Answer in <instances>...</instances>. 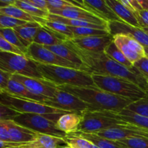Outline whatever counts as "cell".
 <instances>
[{"mask_svg":"<svg viewBox=\"0 0 148 148\" xmlns=\"http://www.w3.org/2000/svg\"><path fill=\"white\" fill-rule=\"evenodd\" d=\"M71 31L73 33L75 38L78 37H89V36H103L110 35L108 31L103 30H98V29L90 28V27H70Z\"/></svg>","mask_w":148,"mask_h":148,"instance_id":"obj_32","label":"cell"},{"mask_svg":"<svg viewBox=\"0 0 148 148\" xmlns=\"http://www.w3.org/2000/svg\"><path fill=\"white\" fill-rule=\"evenodd\" d=\"M91 148H100V147H98V146H96L95 145L92 144V147H91Z\"/></svg>","mask_w":148,"mask_h":148,"instance_id":"obj_51","label":"cell"},{"mask_svg":"<svg viewBox=\"0 0 148 148\" xmlns=\"http://www.w3.org/2000/svg\"><path fill=\"white\" fill-rule=\"evenodd\" d=\"M141 28L148 27V10H142L135 13Z\"/></svg>","mask_w":148,"mask_h":148,"instance_id":"obj_45","label":"cell"},{"mask_svg":"<svg viewBox=\"0 0 148 148\" xmlns=\"http://www.w3.org/2000/svg\"><path fill=\"white\" fill-rule=\"evenodd\" d=\"M0 120H13L14 117L20 114L17 111L0 103Z\"/></svg>","mask_w":148,"mask_h":148,"instance_id":"obj_42","label":"cell"},{"mask_svg":"<svg viewBox=\"0 0 148 148\" xmlns=\"http://www.w3.org/2000/svg\"><path fill=\"white\" fill-rule=\"evenodd\" d=\"M0 52H7V53L25 56L18 48L5 40L2 36H0Z\"/></svg>","mask_w":148,"mask_h":148,"instance_id":"obj_39","label":"cell"},{"mask_svg":"<svg viewBox=\"0 0 148 148\" xmlns=\"http://www.w3.org/2000/svg\"><path fill=\"white\" fill-rule=\"evenodd\" d=\"M8 127L9 133L12 143H25L32 142L36 139L38 133L26 127L20 126L13 120H4Z\"/></svg>","mask_w":148,"mask_h":148,"instance_id":"obj_17","label":"cell"},{"mask_svg":"<svg viewBox=\"0 0 148 148\" xmlns=\"http://www.w3.org/2000/svg\"><path fill=\"white\" fill-rule=\"evenodd\" d=\"M64 140L66 145L72 148H91L92 145L89 140L75 134H68Z\"/></svg>","mask_w":148,"mask_h":148,"instance_id":"obj_35","label":"cell"},{"mask_svg":"<svg viewBox=\"0 0 148 148\" xmlns=\"http://www.w3.org/2000/svg\"><path fill=\"white\" fill-rule=\"evenodd\" d=\"M65 44L75 52L83 63V70L89 75H108L118 77L130 80L148 91V81L133 66L128 68L103 52H94L84 50L67 40Z\"/></svg>","mask_w":148,"mask_h":148,"instance_id":"obj_1","label":"cell"},{"mask_svg":"<svg viewBox=\"0 0 148 148\" xmlns=\"http://www.w3.org/2000/svg\"><path fill=\"white\" fill-rule=\"evenodd\" d=\"M36 64L44 79L52 82L56 86H95L92 75L84 71L65 66Z\"/></svg>","mask_w":148,"mask_h":148,"instance_id":"obj_3","label":"cell"},{"mask_svg":"<svg viewBox=\"0 0 148 148\" xmlns=\"http://www.w3.org/2000/svg\"><path fill=\"white\" fill-rule=\"evenodd\" d=\"M26 1L36 7V8L49 13L47 1H44V0H26Z\"/></svg>","mask_w":148,"mask_h":148,"instance_id":"obj_46","label":"cell"},{"mask_svg":"<svg viewBox=\"0 0 148 148\" xmlns=\"http://www.w3.org/2000/svg\"><path fill=\"white\" fill-rule=\"evenodd\" d=\"M60 90L79 98L92 111H110L119 112L133 101L97 88L96 86L77 87L72 85L58 86Z\"/></svg>","mask_w":148,"mask_h":148,"instance_id":"obj_2","label":"cell"},{"mask_svg":"<svg viewBox=\"0 0 148 148\" xmlns=\"http://www.w3.org/2000/svg\"><path fill=\"white\" fill-rule=\"evenodd\" d=\"M42 103L70 113L82 114L83 111L90 109V107L83 101L59 88L53 98L46 100Z\"/></svg>","mask_w":148,"mask_h":148,"instance_id":"obj_10","label":"cell"},{"mask_svg":"<svg viewBox=\"0 0 148 148\" xmlns=\"http://www.w3.org/2000/svg\"><path fill=\"white\" fill-rule=\"evenodd\" d=\"M12 74L10 72L0 69V92L7 90L9 82L12 77Z\"/></svg>","mask_w":148,"mask_h":148,"instance_id":"obj_43","label":"cell"},{"mask_svg":"<svg viewBox=\"0 0 148 148\" xmlns=\"http://www.w3.org/2000/svg\"><path fill=\"white\" fill-rule=\"evenodd\" d=\"M69 134H75V135L80 136V137L89 140L92 144L98 146L100 148H124L122 146L120 145L116 141H113V140H110L106 138H104V137H100L98 134H94V133L89 134V133H83L80 132H77Z\"/></svg>","mask_w":148,"mask_h":148,"instance_id":"obj_27","label":"cell"},{"mask_svg":"<svg viewBox=\"0 0 148 148\" xmlns=\"http://www.w3.org/2000/svg\"><path fill=\"white\" fill-rule=\"evenodd\" d=\"M106 2L121 21L134 27H140L135 13L121 4V1L117 0H106Z\"/></svg>","mask_w":148,"mask_h":148,"instance_id":"obj_22","label":"cell"},{"mask_svg":"<svg viewBox=\"0 0 148 148\" xmlns=\"http://www.w3.org/2000/svg\"><path fill=\"white\" fill-rule=\"evenodd\" d=\"M0 93H1L0 103L17 111L20 114H36L43 115V114L70 113L49 106L37 101L17 98L5 92H0Z\"/></svg>","mask_w":148,"mask_h":148,"instance_id":"obj_8","label":"cell"},{"mask_svg":"<svg viewBox=\"0 0 148 148\" xmlns=\"http://www.w3.org/2000/svg\"><path fill=\"white\" fill-rule=\"evenodd\" d=\"M42 26L47 27V28L50 29V30H53V31L56 32V33H59V34L66 36L69 40L75 38V36H74L72 32L71 31L69 26L66 25L64 24V23L56 21H50V20H46L44 24Z\"/></svg>","mask_w":148,"mask_h":148,"instance_id":"obj_33","label":"cell"},{"mask_svg":"<svg viewBox=\"0 0 148 148\" xmlns=\"http://www.w3.org/2000/svg\"><path fill=\"white\" fill-rule=\"evenodd\" d=\"M114 42L115 43V44L116 45L117 47L120 49L121 52L124 53V56H126L127 59L134 65V64L135 62H137V61H139L140 59H141L143 58V56H140V54H138L137 53L134 52V51L132 50L130 48L128 47L127 44L119 37L118 35H115L114 36Z\"/></svg>","mask_w":148,"mask_h":148,"instance_id":"obj_31","label":"cell"},{"mask_svg":"<svg viewBox=\"0 0 148 148\" xmlns=\"http://www.w3.org/2000/svg\"><path fill=\"white\" fill-rule=\"evenodd\" d=\"M0 140L7 143H12L8 127L4 120H0Z\"/></svg>","mask_w":148,"mask_h":148,"instance_id":"obj_44","label":"cell"},{"mask_svg":"<svg viewBox=\"0 0 148 148\" xmlns=\"http://www.w3.org/2000/svg\"><path fill=\"white\" fill-rule=\"evenodd\" d=\"M82 114L79 113H67L61 116L56 122V127L61 131L66 134L75 133L82 121Z\"/></svg>","mask_w":148,"mask_h":148,"instance_id":"obj_23","label":"cell"},{"mask_svg":"<svg viewBox=\"0 0 148 148\" xmlns=\"http://www.w3.org/2000/svg\"><path fill=\"white\" fill-rule=\"evenodd\" d=\"M0 69L12 75L44 79L37 64L23 55L0 52Z\"/></svg>","mask_w":148,"mask_h":148,"instance_id":"obj_6","label":"cell"},{"mask_svg":"<svg viewBox=\"0 0 148 148\" xmlns=\"http://www.w3.org/2000/svg\"><path fill=\"white\" fill-rule=\"evenodd\" d=\"M105 111L107 115L112 118L148 130V117L139 115L126 108L121 110L119 112H114V111Z\"/></svg>","mask_w":148,"mask_h":148,"instance_id":"obj_21","label":"cell"},{"mask_svg":"<svg viewBox=\"0 0 148 148\" xmlns=\"http://www.w3.org/2000/svg\"><path fill=\"white\" fill-rule=\"evenodd\" d=\"M0 36H2L5 40L10 42L12 45L18 48L25 55L27 56V48L30 46V43L23 40L14 29L4 28L0 30Z\"/></svg>","mask_w":148,"mask_h":148,"instance_id":"obj_26","label":"cell"},{"mask_svg":"<svg viewBox=\"0 0 148 148\" xmlns=\"http://www.w3.org/2000/svg\"><path fill=\"white\" fill-rule=\"evenodd\" d=\"M70 1L75 7H80L87 10L106 23L112 21H121L119 17L113 11L112 9L107 4L106 0L104 1H101V0L72 1L71 0Z\"/></svg>","mask_w":148,"mask_h":148,"instance_id":"obj_13","label":"cell"},{"mask_svg":"<svg viewBox=\"0 0 148 148\" xmlns=\"http://www.w3.org/2000/svg\"><path fill=\"white\" fill-rule=\"evenodd\" d=\"M143 30L148 34V27H144V28H143Z\"/></svg>","mask_w":148,"mask_h":148,"instance_id":"obj_49","label":"cell"},{"mask_svg":"<svg viewBox=\"0 0 148 148\" xmlns=\"http://www.w3.org/2000/svg\"><path fill=\"white\" fill-rule=\"evenodd\" d=\"M59 148H72V147H70L69 146H68V145H66V146H62V147H60Z\"/></svg>","mask_w":148,"mask_h":148,"instance_id":"obj_50","label":"cell"},{"mask_svg":"<svg viewBox=\"0 0 148 148\" xmlns=\"http://www.w3.org/2000/svg\"><path fill=\"white\" fill-rule=\"evenodd\" d=\"M108 29L111 36L127 35L134 38L144 47H148V34L141 27H134L122 21H112L108 23Z\"/></svg>","mask_w":148,"mask_h":148,"instance_id":"obj_14","label":"cell"},{"mask_svg":"<svg viewBox=\"0 0 148 148\" xmlns=\"http://www.w3.org/2000/svg\"><path fill=\"white\" fill-rule=\"evenodd\" d=\"M95 134V133H94ZM100 137H104L113 141H119L126 139L135 137H147L148 138V130L142 128L134 124H127L115 128L107 129L95 133Z\"/></svg>","mask_w":148,"mask_h":148,"instance_id":"obj_12","label":"cell"},{"mask_svg":"<svg viewBox=\"0 0 148 148\" xmlns=\"http://www.w3.org/2000/svg\"><path fill=\"white\" fill-rule=\"evenodd\" d=\"M13 5L21 9L23 11L28 13L29 14L33 16V17H39V18L44 19V20H47L48 16L49 14V13L39 10L32 4L27 3L26 0H14Z\"/></svg>","mask_w":148,"mask_h":148,"instance_id":"obj_30","label":"cell"},{"mask_svg":"<svg viewBox=\"0 0 148 148\" xmlns=\"http://www.w3.org/2000/svg\"><path fill=\"white\" fill-rule=\"evenodd\" d=\"M0 92H5V93L12 95L14 97H17V98L30 100V101H37V102L40 103H43L46 100L49 99V98H46V97L39 96V95L32 93L23 84L17 82V81L12 79V77L10 79V82H9L7 90Z\"/></svg>","mask_w":148,"mask_h":148,"instance_id":"obj_20","label":"cell"},{"mask_svg":"<svg viewBox=\"0 0 148 148\" xmlns=\"http://www.w3.org/2000/svg\"><path fill=\"white\" fill-rule=\"evenodd\" d=\"M0 14L10 16V17H14L18 20L27 22V23H38L41 25L44 24L46 20L44 19L39 18V17H33L14 5H9L7 7H0Z\"/></svg>","mask_w":148,"mask_h":148,"instance_id":"obj_24","label":"cell"},{"mask_svg":"<svg viewBox=\"0 0 148 148\" xmlns=\"http://www.w3.org/2000/svg\"><path fill=\"white\" fill-rule=\"evenodd\" d=\"M26 56L38 64L55 65L79 69L78 66L73 63L60 57L56 53L46 49L45 46L36 43H31L27 48V53Z\"/></svg>","mask_w":148,"mask_h":148,"instance_id":"obj_9","label":"cell"},{"mask_svg":"<svg viewBox=\"0 0 148 148\" xmlns=\"http://www.w3.org/2000/svg\"><path fill=\"white\" fill-rule=\"evenodd\" d=\"M49 13L55 14V15L61 16V17H65V18L90 22V23L101 25H108V23L101 20V18L96 17L92 13L89 12L88 11L80 8V7H75V6L66 7L62 10H51L49 11Z\"/></svg>","mask_w":148,"mask_h":148,"instance_id":"obj_15","label":"cell"},{"mask_svg":"<svg viewBox=\"0 0 148 148\" xmlns=\"http://www.w3.org/2000/svg\"><path fill=\"white\" fill-rule=\"evenodd\" d=\"M143 10H148V0H138Z\"/></svg>","mask_w":148,"mask_h":148,"instance_id":"obj_47","label":"cell"},{"mask_svg":"<svg viewBox=\"0 0 148 148\" xmlns=\"http://www.w3.org/2000/svg\"><path fill=\"white\" fill-rule=\"evenodd\" d=\"M124 148H148V138L135 137L116 141Z\"/></svg>","mask_w":148,"mask_h":148,"instance_id":"obj_36","label":"cell"},{"mask_svg":"<svg viewBox=\"0 0 148 148\" xmlns=\"http://www.w3.org/2000/svg\"><path fill=\"white\" fill-rule=\"evenodd\" d=\"M69 40L66 36L41 26L38 30L33 43L43 46H51L63 44Z\"/></svg>","mask_w":148,"mask_h":148,"instance_id":"obj_18","label":"cell"},{"mask_svg":"<svg viewBox=\"0 0 148 148\" xmlns=\"http://www.w3.org/2000/svg\"><path fill=\"white\" fill-rule=\"evenodd\" d=\"M103 52L105 53H106L108 56H109L110 57L112 58L113 59L116 61L117 62H119L121 64L124 65V66H127V67L132 68L134 66V65L126 58L124 53L117 47V46L115 44V43L114 41L106 48Z\"/></svg>","mask_w":148,"mask_h":148,"instance_id":"obj_29","label":"cell"},{"mask_svg":"<svg viewBox=\"0 0 148 148\" xmlns=\"http://www.w3.org/2000/svg\"><path fill=\"white\" fill-rule=\"evenodd\" d=\"M64 114H20L13 121L17 124L26 127L37 133L65 139L67 134L56 127L58 119Z\"/></svg>","mask_w":148,"mask_h":148,"instance_id":"obj_5","label":"cell"},{"mask_svg":"<svg viewBox=\"0 0 148 148\" xmlns=\"http://www.w3.org/2000/svg\"><path fill=\"white\" fill-rule=\"evenodd\" d=\"M82 121L77 132L83 133H97L107 129L115 128L127 124L123 121L112 118L105 111H92L88 109L82 113Z\"/></svg>","mask_w":148,"mask_h":148,"instance_id":"obj_7","label":"cell"},{"mask_svg":"<svg viewBox=\"0 0 148 148\" xmlns=\"http://www.w3.org/2000/svg\"><path fill=\"white\" fill-rule=\"evenodd\" d=\"M118 35L119 37L128 46V47L132 49V50L134 51V52L137 53L138 54H140V56H142L143 57L146 56L145 52V47L141 44V43H139L137 40H135L134 38L131 37V36H127V35Z\"/></svg>","mask_w":148,"mask_h":148,"instance_id":"obj_37","label":"cell"},{"mask_svg":"<svg viewBox=\"0 0 148 148\" xmlns=\"http://www.w3.org/2000/svg\"><path fill=\"white\" fill-rule=\"evenodd\" d=\"M62 144L66 145L64 139L38 133L33 141L21 143L14 148H59Z\"/></svg>","mask_w":148,"mask_h":148,"instance_id":"obj_19","label":"cell"},{"mask_svg":"<svg viewBox=\"0 0 148 148\" xmlns=\"http://www.w3.org/2000/svg\"><path fill=\"white\" fill-rule=\"evenodd\" d=\"M70 40L84 50L94 52H103L108 45L114 41V36L110 34L103 36L78 37Z\"/></svg>","mask_w":148,"mask_h":148,"instance_id":"obj_16","label":"cell"},{"mask_svg":"<svg viewBox=\"0 0 148 148\" xmlns=\"http://www.w3.org/2000/svg\"><path fill=\"white\" fill-rule=\"evenodd\" d=\"M145 52L146 56H148V47H145Z\"/></svg>","mask_w":148,"mask_h":148,"instance_id":"obj_48","label":"cell"},{"mask_svg":"<svg viewBox=\"0 0 148 148\" xmlns=\"http://www.w3.org/2000/svg\"><path fill=\"white\" fill-rule=\"evenodd\" d=\"M134 67L148 81V56H145L134 64Z\"/></svg>","mask_w":148,"mask_h":148,"instance_id":"obj_40","label":"cell"},{"mask_svg":"<svg viewBox=\"0 0 148 148\" xmlns=\"http://www.w3.org/2000/svg\"><path fill=\"white\" fill-rule=\"evenodd\" d=\"M126 109L139 115L148 117V91L144 98L134 101L126 108Z\"/></svg>","mask_w":148,"mask_h":148,"instance_id":"obj_34","label":"cell"},{"mask_svg":"<svg viewBox=\"0 0 148 148\" xmlns=\"http://www.w3.org/2000/svg\"><path fill=\"white\" fill-rule=\"evenodd\" d=\"M27 22L18 20L14 17L4 14H0V29L11 28L14 29L19 26L24 25Z\"/></svg>","mask_w":148,"mask_h":148,"instance_id":"obj_38","label":"cell"},{"mask_svg":"<svg viewBox=\"0 0 148 148\" xmlns=\"http://www.w3.org/2000/svg\"><path fill=\"white\" fill-rule=\"evenodd\" d=\"M92 78L97 88L133 102L144 98L147 93L137 84L124 78L97 75H92Z\"/></svg>","mask_w":148,"mask_h":148,"instance_id":"obj_4","label":"cell"},{"mask_svg":"<svg viewBox=\"0 0 148 148\" xmlns=\"http://www.w3.org/2000/svg\"><path fill=\"white\" fill-rule=\"evenodd\" d=\"M47 3L49 11L62 10L66 7L75 6L71 3L70 1H66V0H47Z\"/></svg>","mask_w":148,"mask_h":148,"instance_id":"obj_41","label":"cell"},{"mask_svg":"<svg viewBox=\"0 0 148 148\" xmlns=\"http://www.w3.org/2000/svg\"><path fill=\"white\" fill-rule=\"evenodd\" d=\"M41 26V25L38 23H27L24 25L15 27L14 30L23 40L31 44L33 43L38 30Z\"/></svg>","mask_w":148,"mask_h":148,"instance_id":"obj_28","label":"cell"},{"mask_svg":"<svg viewBox=\"0 0 148 148\" xmlns=\"http://www.w3.org/2000/svg\"><path fill=\"white\" fill-rule=\"evenodd\" d=\"M45 47L49 49V50H50L51 51L56 53V55H58L60 57L73 63L74 64L77 66L80 70H83V63L81 61V59L65 43L55 45V46H45Z\"/></svg>","mask_w":148,"mask_h":148,"instance_id":"obj_25","label":"cell"},{"mask_svg":"<svg viewBox=\"0 0 148 148\" xmlns=\"http://www.w3.org/2000/svg\"><path fill=\"white\" fill-rule=\"evenodd\" d=\"M12 78L23 84L32 93L39 96L53 98L59 90L58 86L46 79L27 77L16 74L12 75Z\"/></svg>","mask_w":148,"mask_h":148,"instance_id":"obj_11","label":"cell"}]
</instances>
